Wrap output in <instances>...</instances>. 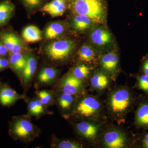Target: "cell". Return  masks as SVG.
Returning a JSON list of instances; mask_svg holds the SVG:
<instances>
[{
    "label": "cell",
    "instance_id": "21",
    "mask_svg": "<svg viewBox=\"0 0 148 148\" xmlns=\"http://www.w3.org/2000/svg\"><path fill=\"white\" fill-rule=\"evenodd\" d=\"M138 104L134 124L138 129L148 130V100L141 99Z\"/></svg>",
    "mask_w": 148,
    "mask_h": 148
},
{
    "label": "cell",
    "instance_id": "16",
    "mask_svg": "<svg viewBox=\"0 0 148 148\" xmlns=\"http://www.w3.org/2000/svg\"><path fill=\"white\" fill-rule=\"evenodd\" d=\"M79 95H73L56 90L55 105L62 117L66 119L71 112Z\"/></svg>",
    "mask_w": 148,
    "mask_h": 148
},
{
    "label": "cell",
    "instance_id": "18",
    "mask_svg": "<svg viewBox=\"0 0 148 148\" xmlns=\"http://www.w3.org/2000/svg\"><path fill=\"white\" fill-rule=\"evenodd\" d=\"M24 101L27 105V114L32 117H34L37 120L45 116L53 115V112L49 110L36 95L32 98L27 95Z\"/></svg>",
    "mask_w": 148,
    "mask_h": 148
},
{
    "label": "cell",
    "instance_id": "3",
    "mask_svg": "<svg viewBox=\"0 0 148 148\" xmlns=\"http://www.w3.org/2000/svg\"><path fill=\"white\" fill-rule=\"evenodd\" d=\"M67 121H79L92 120L106 121L108 119L103 101L96 95L87 92L78 97Z\"/></svg>",
    "mask_w": 148,
    "mask_h": 148
},
{
    "label": "cell",
    "instance_id": "30",
    "mask_svg": "<svg viewBox=\"0 0 148 148\" xmlns=\"http://www.w3.org/2000/svg\"><path fill=\"white\" fill-rule=\"evenodd\" d=\"M148 148V132L134 136L132 147Z\"/></svg>",
    "mask_w": 148,
    "mask_h": 148
},
{
    "label": "cell",
    "instance_id": "29",
    "mask_svg": "<svg viewBox=\"0 0 148 148\" xmlns=\"http://www.w3.org/2000/svg\"><path fill=\"white\" fill-rule=\"evenodd\" d=\"M26 10L29 13H34L41 10L47 3L48 0H19Z\"/></svg>",
    "mask_w": 148,
    "mask_h": 148
},
{
    "label": "cell",
    "instance_id": "8",
    "mask_svg": "<svg viewBox=\"0 0 148 148\" xmlns=\"http://www.w3.org/2000/svg\"><path fill=\"white\" fill-rule=\"evenodd\" d=\"M89 40L91 45L100 53L109 51L114 44V39L106 26L97 24L90 30Z\"/></svg>",
    "mask_w": 148,
    "mask_h": 148
},
{
    "label": "cell",
    "instance_id": "14",
    "mask_svg": "<svg viewBox=\"0 0 148 148\" xmlns=\"http://www.w3.org/2000/svg\"><path fill=\"white\" fill-rule=\"evenodd\" d=\"M0 41L7 49L9 54L24 53L28 49L24 41L12 29L0 30Z\"/></svg>",
    "mask_w": 148,
    "mask_h": 148
},
{
    "label": "cell",
    "instance_id": "15",
    "mask_svg": "<svg viewBox=\"0 0 148 148\" xmlns=\"http://www.w3.org/2000/svg\"><path fill=\"white\" fill-rule=\"evenodd\" d=\"M101 54L91 45L84 43L77 51L73 63L80 62L97 68Z\"/></svg>",
    "mask_w": 148,
    "mask_h": 148
},
{
    "label": "cell",
    "instance_id": "17",
    "mask_svg": "<svg viewBox=\"0 0 148 148\" xmlns=\"http://www.w3.org/2000/svg\"><path fill=\"white\" fill-rule=\"evenodd\" d=\"M27 95L19 94L8 83H2L0 85V105L10 108L17 101L24 100Z\"/></svg>",
    "mask_w": 148,
    "mask_h": 148
},
{
    "label": "cell",
    "instance_id": "2",
    "mask_svg": "<svg viewBox=\"0 0 148 148\" xmlns=\"http://www.w3.org/2000/svg\"><path fill=\"white\" fill-rule=\"evenodd\" d=\"M76 47L75 40L59 38L50 40L45 43L40 54L43 62L56 68H59L73 63Z\"/></svg>",
    "mask_w": 148,
    "mask_h": 148
},
{
    "label": "cell",
    "instance_id": "4",
    "mask_svg": "<svg viewBox=\"0 0 148 148\" xmlns=\"http://www.w3.org/2000/svg\"><path fill=\"white\" fill-rule=\"evenodd\" d=\"M134 137L121 125L114 124L108 121L105 125L97 148H132Z\"/></svg>",
    "mask_w": 148,
    "mask_h": 148
},
{
    "label": "cell",
    "instance_id": "25",
    "mask_svg": "<svg viewBox=\"0 0 148 148\" xmlns=\"http://www.w3.org/2000/svg\"><path fill=\"white\" fill-rule=\"evenodd\" d=\"M73 64V66L69 69V71L77 78L88 84L89 79L95 68L80 62H77Z\"/></svg>",
    "mask_w": 148,
    "mask_h": 148
},
{
    "label": "cell",
    "instance_id": "24",
    "mask_svg": "<svg viewBox=\"0 0 148 148\" xmlns=\"http://www.w3.org/2000/svg\"><path fill=\"white\" fill-rule=\"evenodd\" d=\"M68 9L67 0H52L47 2L41 10L52 17L61 16Z\"/></svg>",
    "mask_w": 148,
    "mask_h": 148
},
{
    "label": "cell",
    "instance_id": "19",
    "mask_svg": "<svg viewBox=\"0 0 148 148\" xmlns=\"http://www.w3.org/2000/svg\"><path fill=\"white\" fill-rule=\"evenodd\" d=\"M97 25L87 16L76 14H73L69 22V27L74 32L78 34L90 31Z\"/></svg>",
    "mask_w": 148,
    "mask_h": 148
},
{
    "label": "cell",
    "instance_id": "5",
    "mask_svg": "<svg viewBox=\"0 0 148 148\" xmlns=\"http://www.w3.org/2000/svg\"><path fill=\"white\" fill-rule=\"evenodd\" d=\"M68 9L73 14L87 16L97 24L106 26L108 15L106 0H67Z\"/></svg>",
    "mask_w": 148,
    "mask_h": 148
},
{
    "label": "cell",
    "instance_id": "27",
    "mask_svg": "<svg viewBox=\"0 0 148 148\" xmlns=\"http://www.w3.org/2000/svg\"><path fill=\"white\" fill-rule=\"evenodd\" d=\"M35 95L47 108L55 105L56 90L51 88L40 89L35 91Z\"/></svg>",
    "mask_w": 148,
    "mask_h": 148
},
{
    "label": "cell",
    "instance_id": "31",
    "mask_svg": "<svg viewBox=\"0 0 148 148\" xmlns=\"http://www.w3.org/2000/svg\"><path fill=\"white\" fill-rule=\"evenodd\" d=\"M137 82L135 86L141 90H143L145 93L148 95V75H142L137 77Z\"/></svg>",
    "mask_w": 148,
    "mask_h": 148
},
{
    "label": "cell",
    "instance_id": "11",
    "mask_svg": "<svg viewBox=\"0 0 148 148\" xmlns=\"http://www.w3.org/2000/svg\"><path fill=\"white\" fill-rule=\"evenodd\" d=\"M98 67L116 82L121 69L119 54L115 48L101 53Z\"/></svg>",
    "mask_w": 148,
    "mask_h": 148
},
{
    "label": "cell",
    "instance_id": "34",
    "mask_svg": "<svg viewBox=\"0 0 148 148\" xmlns=\"http://www.w3.org/2000/svg\"><path fill=\"white\" fill-rule=\"evenodd\" d=\"M143 70L144 74L148 75V58L145 61L143 64Z\"/></svg>",
    "mask_w": 148,
    "mask_h": 148
},
{
    "label": "cell",
    "instance_id": "12",
    "mask_svg": "<svg viewBox=\"0 0 148 148\" xmlns=\"http://www.w3.org/2000/svg\"><path fill=\"white\" fill-rule=\"evenodd\" d=\"M24 53L27 62L20 83L23 89V94L27 95L38 69V58L32 51L29 49L26 51Z\"/></svg>",
    "mask_w": 148,
    "mask_h": 148
},
{
    "label": "cell",
    "instance_id": "26",
    "mask_svg": "<svg viewBox=\"0 0 148 148\" xmlns=\"http://www.w3.org/2000/svg\"><path fill=\"white\" fill-rule=\"evenodd\" d=\"M15 6L10 0L0 1V28L8 24L15 12Z\"/></svg>",
    "mask_w": 148,
    "mask_h": 148
},
{
    "label": "cell",
    "instance_id": "6",
    "mask_svg": "<svg viewBox=\"0 0 148 148\" xmlns=\"http://www.w3.org/2000/svg\"><path fill=\"white\" fill-rule=\"evenodd\" d=\"M8 134L15 141L28 145L38 138L40 129L32 122V117L27 114L12 116L8 122Z\"/></svg>",
    "mask_w": 148,
    "mask_h": 148
},
{
    "label": "cell",
    "instance_id": "23",
    "mask_svg": "<svg viewBox=\"0 0 148 148\" xmlns=\"http://www.w3.org/2000/svg\"><path fill=\"white\" fill-rule=\"evenodd\" d=\"M9 68L21 81L26 64V58L24 53H11L8 56Z\"/></svg>",
    "mask_w": 148,
    "mask_h": 148
},
{
    "label": "cell",
    "instance_id": "33",
    "mask_svg": "<svg viewBox=\"0 0 148 148\" xmlns=\"http://www.w3.org/2000/svg\"><path fill=\"white\" fill-rule=\"evenodd\" d=\"M9 55V52L7 49L0 41V56L8 58Z\"/></svg>",
    "mask_w": 148,
    "mask_h": 148
},
{
    "label": "cell",
    "instance_id": "22",
    "mask_svg": "<svg viewBox=\"0 0 148 148\" xmlns=\"http://www.w3.org/2000/svg\"><path fill=\"white\" fill-rule=\"evenodd\" d=\"M50 147L51 148L88 147L85 143L77 138H60L54 134L51 136Z\"/></svg>",
    "mask_w": 148,
    "mask_h": 148
},
{
    "label": "cell",
    "instance_id": "20",
    "mask_svg": "<svg viewBox=\"0 0 148 148\" xmlns=\"http://www.w3.org/2000/svg\"><path fill=\"white\" fill-rule=\"evenodd\" d=\"M68 27L67 24L63 21L50 22L44 30L42 38L48 41L61 38L67 33Z\"/></svg>",
    "mask_w": 148,
    "mask_h": 148
},
{
    "label": "cell",
    "instance_id": "10",
    "mask_svg": "<svg viewBox=\"0 0 148 148\" xmlns=\"http://www.w3.org/2000/svg\"><path fill=\"white\" fill-rule=\"evenodd\" d=\"M61 70L43 62L38 69L34 79V85L36 90L45 87L50 88L55 84L60 77Z\"/></svg>",
    "mask_w": 148,
    "mask_h": 148
},
{
    "label": "cell",
    "instance_id": "35",
    "mask_svg": "<svg viewBox=\"0 0 148 148\" xmlns=\"http://www.w3.org/2000/svg\"><path fill=\"white\" fill-rule=\"evenodd\" d=\"M2 83V82L1 81V79H0V85Z\"/></svg>",
    "mask_w": 148,
    "mask_h": 148
},
{
    "label": "cell",
    "instance_id": "7",
    "mask_svg": "<svg viewBox=\"0 0 148 148\" xmlns=\"http://www.w3.org/2000/svg\"><path fill=\"white\" fill-rule=\"evenodd\" d=\"M108 121L88 120L68 122L77 139L85 143L88 147L97 148L105 125Z\"/></svg>",
    "mask_w": 148,
    "mask_h": 148
},
{
    "label": "cell",
    "instance_id": "9",
    "mask_svg": "<svg viewBox=\"0 0 148 148\" xmlns=\"http://www.w3.org/2000/svg\"><path fill=\"white\" fill-rule=\"evenodd\" d=\"M87 87L88 84L87 82L78 79L68 71L60 77L51 88L69 94L80 95L88 91Z\"/></svg>",
    "mask_w": 148,
    "mask_h": 148
},
{
    "label": "cell",
    "instance_id": "1",
    "mask_svg": "<svg viewBox=\"0 0 148 148\" xmlns=\"http://www.w3.org/2000/svg\"><path fill=\"white\" fill-rule=\"evenodd\" d=\"M106 94L103 103L108 119L119 125L124 124L136 103L135 93L127 85L124 84L112 86Z\"/></svg>",
    "mask_w": 148,
    "mask_h": 148
},
{
    "label": "cell",
    "instance_id": "28",
    "mask_svg": "<svg viewBox=\"0 0 148 148\" xmlns=\"http://www.w3.org/2000/svg\"><path fill=\"white\" fill-rule=\"evenodd\" d=\"M21 35L24 41L28 43L37 42L42 38L40 30L34 25H29L25 27Z\"/></svg>",
    "mask_w": 148,
    "mask_h": 148
},
{
    "label": "cell",
    "instance_id": "32",
    "mask_svg": "<svg viewBox=\"0 0 148 148\" xmlns=\"http://www.w3.org/2000/svg\"><path fill=\"white\" fill-rule=\"evenodd\" d=\"M9 68L8 58L0 56V73Z\"/></svg>",
    "mask_w": 148,
    "mask_h": 148
},
{
    "label": "cell",
    "instance_id": "13",
    "mask_svg": "<svg viewBox=\"0 0 148 148\" xmlns=\"http://www.w3.org/2000/svg\"><path fill=\"white\" fill-rule=\"evenodd\" d=\"M112 79L99 67L95 68L88 82V90L101 97L112 86Z\"/></svg>",
    "mask_w": 148,
    "mask_h": 148
}]
</instances>
